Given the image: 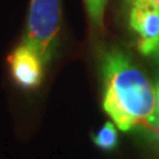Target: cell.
I'll return each mask as SVG.
<instances>
[{"label":"cell","instance_id":"cell-2","mask_svg":"<svg viewBox=\"0 0 159 159\" xmlns=\"http://www.w3.org/2000/svg\"><path fill=\"white\" fill-rule=\"evenodd\" d=\"M61 24V0H31L23 44L34 51L44 64L51 61Z\"/></svg>","mask_w":159,"mask_h":159},{"label":"cell","instance_id":"cell-7","mask_svg":"<svg viewBox=\"0 0 159 159\" xmlns=\"http://www.w3.org/2000/svg\"><path fill=\"white\" fill-rule=\"evenodd\" d=\"M151 2H152V3L155 4V6H157V7L159 8V0H151Z\"/></svg>","mask_w":159,"mask_h":159},{"label":"cell","instance_id":"cell-1","mask_svg":"<svg viewBox=\"0 0 159 159\" xmlns=\"http://www.w3.org/2000/svg\"><path fill=\"white\" fill-rule=\"evenodd\" d=\"M103 110L123 131L159 126L158 98L151 82L130 57L117 48L102 58Z\"/></svg>","mask_w":159,"mask_h":159},{"label":"cell","instance_id":"cell-8","mask_svg":"<svg viewBox=\"0 0 159 159\" xmlns=\"http://www.w3.org/2000/svg\"><path fill=\"white\" fill-rule=\"evenodd\" d=\"M131 2H133V3H134V2H137V0H131Z\"/></svg>","mask_w":159,"mask_h":159},{"label":"cell","instance_id":"cell-6","mask_svg":"<svg viewBox=\"0 0 159 159\" xmlns=\"http://www.w3.org/2000/svg\"><path fill=\"white\" fill-rule=\"evenodd\" d=\"M106 2L107 0H85L89 17H90V21L94 27L102 25V17Z\"/></svg>","mask_w":159,"mask_h":159},{"label":"cell","instance_id":"cell-5","mask_svg":"<svg viewBox=\"0 0 159 159\" xmlns=\"http://www.w3.org/2000/svg\"><path fill=\"white\" fill-rule=\"evenodd\" d=\"M92 138L94 145L105 151H111L118 146V133L116 125L111 122H106Z\"/></svg>","mask_w":159,"mask_h":159},{"label":"cell","instance_id":"cell-3","mask_svg":"<svg viewBox=\"0 0 159 159\" xmlns=\"http://www.w3.org/2000/svg\"><path fill=\"white\" fill-rule=\"evenodd\" d=\"M130 27L138 36L142 54L159 52V8L151 0H137L130 11Z\"/></svg>","mask_w":159,"mask_h":159},{"label":"cell","instance_id":"cell-4","mask_svg":"<svg viewBox=\"0 0 159 159\" xmlns=\"http://www.w3.org/2000/svg\"><path fill=\"white\" fill-rule=\"evenodd\" d=\"M8 64L13 80L24 89L40 86L44 77V61L39 54L27 45H20L9 54Z\"/></svg>","mask_w":159,"mask_h":159}]
</instances>
